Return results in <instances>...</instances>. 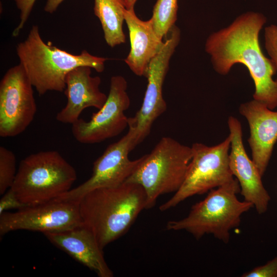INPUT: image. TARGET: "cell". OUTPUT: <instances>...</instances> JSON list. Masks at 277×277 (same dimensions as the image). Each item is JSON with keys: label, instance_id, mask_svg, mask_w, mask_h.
<instances>
[{"label": "cell", "instance_id": "obj_5", "mask_svg": "<svg viewBox=\"0 0 277 277\" xmlns=\"http://www.w3.org/2000/svg\"><path fill=\"white\" fill-rule=\"evenodd\" d=\"M76 179L75 169L58 152L43 151L21 161L11 188L22 202L34 205L69 191Z\"/></svg>", "mask_w": 277, "mask_h": 277}, {"label": "cell", "instance_id": "obj_10", "mask_svg": "<svg viewBox=\"0 0 277 277\" xmlns=\"http://www.w3.org/2000/svg\"><path fill=\"white\" fill-rule=\"evenodd\" d=\"M33 85L19 64L9 68L0 83V136L10 137L23 132L36 112Z\"/></svg>", "mask_w": 277, "mask_h": 277}, {"label": "cell", "instance_id": "obj_20", "mask_svg": "<svg viewBox=\"0 0 277 277\" xmlns=\"http://www.w3.org/2000/svg\"><path fill=\"white\" fill-rule=\"evenodd\" d=\"M17 171L14 153L4 146L0 147V194L3 195L14 183Z\"/></svg>", "mask_w": 277, "mask_h": 277}, {"label": "cell", "instance_id": "obj_16", "mask_svg": "<svg viewBox=\"0 0 277 277\" xmlns=\"http://www.w3.org/2000/svg\"><path fill=\"white\" fill-rule=\"evenodd\" d=\"M44 235L51 243L94 271L98 276H113L105 261L103 248L93 232L84 224L69 230Z\"/></svg>", "mask_w": 277, "mask_h": 277}, {"label": "cell", "instance_id": "obj_6", "mask_svg": "<svg viewBox=\"0 0 277 277\" xmlns=\"http://www.w3.org/2000/svg\"><path fill=\"white\" fill-rule=\"evenodd\" d=\"M192 152L191 147L170 137H163L143 159L126 182L140 184L144 189L146 209L151 208L161 195L176 192L186 175Z\"/></svg>", "mask_w": 277, "mask_h": 277}, {"label": "cell", "instance_id": "obj_19", "mask_svg": "<svg viewBox=\"0 0 277 277\" xmlns=\"http://www.w3.org/2000/svg\"><path fill=\"white\" fill-rule=\"evenodd\" d=\"M177 0H157L151 17L154 30L163 39L177 19Z\"/></svg>", "mask_w": 277, "mask_h": 277}, {"label": "cell", "instance_id": "obj_25", "mask_svg": "<svg viewBox=\"0 0 277 277\" xmlns=\"http://www.w3.org/2000/svg\"><path fill=\"white\" fill-rule=\"evenodd\" d=\"M64 1L65 0H46L44 9V11L50 14L54 13Z\"/></svg>", "mask_w": 277, "mask_h": 277}, {"label": "cell", "instance_id": "obj_18", "mask_svg": "<svg viewBox=\"0 0 277 277\" xmlns=\"http://www.w3.org/2000/svg\"><path fill=\"white\" fill-rule=\"evenodd\" d=\"M94 1V13L101 22L106 43L112 48L125 43L123 26L127 0Z\"/></svg>", "mask_w": 277, "mask_h": 277}, {"label": "cell", "instance_id": "obj_17", "mask_svg": "<svg viewBox=\"0 0 277 277\" xmlns=\"http://www.w3.org/2000/svg\"><path fill=\"white\" fill-rule=\"evenodd\" d=\"M125 19L131 45L125 62L136 75L147 78L150 63L161 50L164 42L155 32L151 19L141 20L134 8L126 10Z\"/></svg>", "mask_w": 277, "mask_h": 277}, {"label": "cell", "instance_id": "obj_24", "mask_svg": "<svg viewBox=\"0 0 277 277\" xmlns=\"http://www.w3.org/2000/svg\"><path fill=\"white\" fill-rule=\"evenodd\" d=\"M2 195L0 200V215L10 209L19 210L29 206L22 202L11 188Z\"/></svg>", "mask_w": 277, "mask_h": 277}, {"label": "cell", "instance_id": "obj_15", "mask_svg": "<svg viewBox=\"0 0 277 277\" xmlns=\"http://www.w3.org/2000/svg\"><path fill=\"white\" fill-rule=\"evenodd\" d=\"M91 74V68L86 66L77 67L67 74L64 91L67 103L57 113V121L72 124L85 109L94 107L98 110L104 105L107 95L100 90L101 78Z\"/></svg>", "mask_w": 277, "mask_h": 277}, {"label": "cell", "instance_id": "obj_26", "mask_svg": "<svg viewBox=\"0 0 277 277\" xmlns=\"http://www.w3.org/2000/svg\"><path fill=\"white\" fill-rule=\"evenodd\" d=\"M137 0H127V9L134 8V5Z\"/></svg>", "mask_w": 277, "mask_h": 277}, {"label": "cell", "instance_id": "obj_1", "mask_svg": "<svg viewBox=\"0 0 277 277\" xmlns=\"http://www.w3.org/2000/svg\"><path fill=\"white\" fill-rule=\"evenodd\" d=\"M266 22L260 13L249 11L236 18L228 27L211 34L205 48L215 71L226 75L236 64L247 68L254 82L253 99L271 110L277 107V69L262 51L259 33Z\"/></svg>", "mask_w": 277, "mask_h": 277}, {"label": "cell", "instance_id": "obj_12", "mask_svg": "<svg viewBox=\"0 0 277 277\" xmlns=\"http://www.w3.org/2000/svg\"><path fill=\"white\" fill-rule=\"evenodd\" d=\"M133 134L128 130L118 141L109 145L93 163L92 173L85 182L60 195L57 199L79 201L86 193L94 189L119 186L127 181L138 168L143 156L131 160L128 154L133 150Z\"/></svg>", "mask_w": 277, "mask_h": 277}, {"label": "cell", "instance_id": "obj_13", "mask_svg": "<svg viewBox=\"0 0 277 277\" xmlns=\"http://www.w3.org/2000/svg\"><path fill=\"white\" fill-rule=\"evenodd\" d=\"M228 126L231 141L229 166L231 172L239 182L244 200L250 203L259 214H263L268 209L270 196L263 185L262 175L245 149L240 122L230 116Z\"/></svg>", "mask_w": 277, "mask_h": 277}, {"label": "cell", "instance_id": "obj_11", "mask_svg": "<svg viewBox=\"0 0 277 277\" xmlns=\"http://www.w3.org/2000/svg\"><path fill=\"white\" fill-rule=\"evenodd\" d=\"M127 89L123 76L111 77L109 94L102 107L93 113L89 121L80 118L71 124L72 135L77 142L98 143L119 135L128 126L125 111L130 107V100Z\"/></svg>", "mask_w": 277, "mask_h": 277}, {"label": "cell", "instance_id": "obj_4", "mask_svg": "<svg viewBox=\"0 0 277 277\" xmlns=\"http://www.w3.org/2000/svg\"><path fill=\"white\" fill-rule=\"evenodd\" d=\"M240 187L236 179L209 191L202 201L192 206L188 215L180 220L169 221V230H185L199 239L211 234L225 243L230 231L240 225L242 215L252 205L237 197Z\"/></svg>", "mask_w": 277, "mask_h": 277}, {"label": "cell", "instance_id": "obj_9", "mask_svg": "<svg viewBox=\"0 0 277 277\" xmlns=\"http://www.w3.org/2000/svg\"><path fill=\"white\" fill-rule=\"evenodd\" d=\"M83 224L79 201L54 199L0 215V236L17 230L45 234L65 231Z\"/></svg>", "mask_w": 277, "mask_h": 277}, {"label": "cell", "instance_id": "obj_14", "mask_svg": "<svg viewBox=\"0 0 277 277\" xmlns=\"http://www.w3.org/2000/svg\"><path fill=\"white\" fill-rule=\"evenodd\" d=\"M239 112L249 124L252 160L263 176L277 142V111L253 99L242 104Z\"/></svg>", "mask_w": 277, "mask_h": 277}, {"label": "cell", "instance_id": "obj_23", "mask_svg": "<svg viewBox=\"0 0 277 277\" xmlns=\"http://www.w3.org/2000/svg\"><path fill=\"white\" fill-rule=\"evenodd\" d=\"M17 8L20 11V21L12 32L13 36L19 35L24 28L32 10L36 0H14Z\"/></svg>", "mask_w": 277, "mask_h": 277}, {"label": "cell", "instance_id": "obj_3", "mask_svg": "<svg viewBox=\"0 0 277 277\" xmlns=\"http://www.w3.org/2000/svg\"><path fill=\"white\" fill-rule=\"evenodd\" d=\"M16 53L19 64L41 95L51 91L64 92L67 74L77 67L89 66L102 72L107 60L85 50L79 54H73L46 43L36 25L32 26L27 38L17 44Z\"/></svg>", "mask_w": 277, "mask_h": 277}, {"label": "cell", "instance_id": "obj_21", "mask_svg": "<svg viewBox=\"0 0 277 277\" xmlns=\"http://www.w3.org/2000/svg\"><path fill=\"white\" fill-rule=\"evenodd\" d=\"M264 36L265 48L277 69V26L266 27Z\"/></svg>", "mask_w": 277, "mask_h": 277}, {"label": "cell", "instance_id": "obj_7", "mask_svg": "<svg viewBox=\"0 0 277 277\" xmlns=\"http://www.w3.org/2000/svg\"><path fill=\"white\" fill-rule=\"evenodd\" d=\"M230 146L229 135L213 146L193 144L192 159L181 187L160 206V210L166 211L190 196L203 194L232 180L234 177L229 166Z\"/></svg>", "mask_w": 277, "mask_h": 277}, {"label": "cell", "instance_id": "obj_2", "mask_svg": "<svg viewBox=\"0 0 277 277\" xmlns=\"http://www.w3.org/2000/svg\"><path fill=\"white\" fill-rule=\"evenodd\" d=\"M147 196L138 184L126 182L99 188L79 200L83 224L94 234L102 248L125 234L146 208Z\"/></svg>", "mask_w": 277, "mask_h": 277}, {"label": "cell", "instance_id": "obj_8", "mask_svg": "<svg viewBox=\"0 0 277 277\" xmlns=\"http://www.w3.org/2000/svg\"><path fill=\"white\" fill-rule=\"evenodd\" d=\"M180 29L174 25L165 36L164 44L150 63L148 84L141 107L132 117H128V127L133 134V149L149 134L154 122L167 109L163 96V86L169 62L179 44Z\"/></svg>", "mask_w": 277, "mask_h": 277}, {"label": "cell", "instance_id": "obj_22", "mask_svg": "<svg viewBox=\"0 0 277 277\" xmlns=\"http://www.w3.org/2000/svg\"><path fill=\"white\" fill-rule=\"evenodd\" d=\"M243 277H277V255L265 264L244 273Z\"/></svg>", "mask_w": 277, "mask_h": 277}]
</instances>
